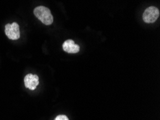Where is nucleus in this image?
Segmentation results:
<instances>
[{"instance_id": "f257e3e1", "label": "nucleus", "mask_w": 160, "mask_h": 120, "mask_svg": "<svg viewBox=\"0 0 160 120\" xmlns=\"http://www.w3.org/2000/svg\"><path fill=\"white\" fill-rule=\"evenodd\" d=\"M34 14L39 20L46 24L50 25L53 23V17L50 9L44 6H39L34 9Z\"/></svg>"}, {"instance_id": "f03ea898", "label": "nucleus", "mask_w": 160, "mask_h": 120, "mask_svg": "<svg viewBox=\"0 0 160 120\" xmlns=\"http://www.w3.org/2000/svg\"><path fill=\"white\" fill-rule=\"evenodd\" d=\"M159 10L155 7H149L145 9L143 14V20L146 23H153L158 19Z\"/></svg>"}, {"instance_id": "7ed1b4c3", "label": "nucleus", "mask_w": 160, "mask_h": 120, "mask_svg": "<svg viewBox=\"0 0 160 120\" xmlns=\"http://www.w3.org/2000/svg\"><path fill=\"white\" fill-rule=\"evenodd\" d=\"M5 34L7 38L10 40H16L20 38V32H19V26L17 23L12 24H7L5 25Z\"/></svg>"}, {"instance_id": "20e7f679", "label": "nucleus", "mask_w": 160, "mask_h": 120, "mask_svg": "<svg viewBox=\"0 0 160 120\" xmlns=\"http://www.w3.org/2000/svg\"><path fill=\"white\" fill-rule=\"evenodd\" d=\"M24 82L26 88L30 90H35L39 84V77L37 75L29 73L25 77Z\"/></svg>"}, {"instance_id": "39448f33", "label": "nucleus", "mask_w": 160, "mask_h": 120, "mask_svg": "<svg viewBox=\"0 0 160 120\" xmlns=\"http://www.w3.org/2000/svg\"><path fill=\"white\" fill-rule=\"evenodd\" d=\"M62 49L68 53H77L79 52L80 47L73 40H67L62 44Z\"/></svg>"}, {"instance_id": "423d86ee", "label": "nucleus", "mask_w": 160, "mask_h": 120, "mask_svg": "<svg viewBox=\"0 0 160 120\" xmlns=\"http://www.w3.org/2000/svg\"><path fill=\"white\" fill-rule=\"evenodd\" d=\"M55 120H69V119L65 115H58Z\"/></svg>"}]
</instances>
